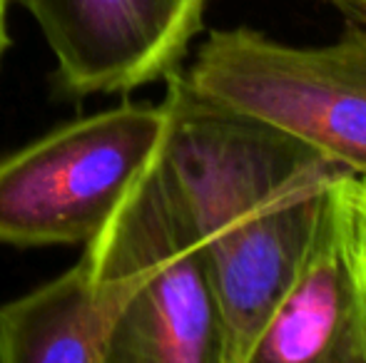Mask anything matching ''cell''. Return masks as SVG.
I'll list each match as a JSON object with an SVG mask.
<instances>
[{
    "mask_svg": "<svg viewBox=\"0 0 366 363\" xmlns=\"http://www.w3.org/2000/svg\"><path fill=\"white\" fill-rule=\"evenodd\" d=\"M164 80L162 155L212 281L222 363H249L339 167L277 127L194 95L179 68Z\"/></svg>",
    "mask_w": 366,
    "mask_h": 363,
    "instance_id": "1",
    "label": "cell"
},
{
    "mask_svg": "<svg viewBox=\"0 0 366 363\" xmlns=\"http://www.w3.org/2000/svg\"><path fill=\"white\" fill-rule=\"evenodd\" d=\"M182 78L194 95L277 127L366 182V25L324 45L212 30Z\"/></svg>",
    "mask_w": 366,
    "mask_h": 363,
    "instance_id": "2",
    "label": "cell"
},
{
    "mask_svg": "<svg viewBox=\"0 0 366 363\" xmlns=\"http://www.w3.org/2000/svg\"><path fill=\"white\" fill-rule=\"evenodd\" d=\"M102 232L132 284L107 363H222L217 299L162 150Z\"/></svg>",
    "mask_w": 366,
    "mask_h": 363,
    "instance_id": "3",
    "label": "cell"
},
{
    "mask_svg": "<svg viewBox=\"0 0 366 363\" xmlns=\"http://www.w3.org/2000/svg\"><path fill=\"white\" fill-rule=\"evenodd\" d=\"M167 105H122L70 122L0 160V242L85 244L159 155Z\"/></svg>",
    "mask_w": 366,
    "mask_h": 363,
    "instance_id": "4",
    "label": "cell"
},
{
    "mask_svg": "<svg viewBox=\"0 0 366 363\" xmlns=\"http://www.w3.org/2000/svg\"><path fill=\"white\" fill-rule=\"evenodd\" d=\"M359 177L339 170L297 267L254 341L249 363H366L357 257Z\"/></svg>",
    "mask_w": 366,
    "mask_h": 363,
    "instance_id": "5",
    "label": "cell"
},
{
    "mask_svg": "<svg viewBox=\"0 0 366 363\" xmlns=\"http://www.w3.org/2000/svg\"><path fill=\"white\" fill-rule=\"evenodd\" d=\"M75 95H115L164 80L202 30L207 0H20Z\"/></svg>",
    "mask_w": 366,
    "mask_h": 363,
    "instance_id": "6",
    "label": "cell"
},
{
    "mask_svg": "<svg viewBox=\"0 0 366 363\" xmlns=\"http://www.w3.org/2000/svg\"><path fill=\"white\" fill-rule=\"evenodd\" d=\"M132 284L105 232L70 272L0 306V361L107 363Z\"/></svg>",
    "mask_w": 366,
    "mask_h": 363,
    "instance_id": "7",
    "label": "cell"
},
{
    "mask_svg": "<svg viewBox=\"0 0 366 363\" xmlns=\"http://www.w3.org/2000/svg\"><path fill=\"white\" fill-rule=\"evenodd\" d=\"M357 257H359V276H362V294L366 309V182L359 180L357 194Z\"/></svg>",
    "mask_w": 366,
    "mask_h": 363,
    "instance_id": "8",
    "label": "cell"
},
{
    "mask_svg": "<svg viewBox=\"0 0 366 363\" xmlns=\"http://www.w3.org/2000/svg\"><path fill=\"white\" fill-rule=\"evenodd\" d=\"M329 3H334L337 8L347 10L349 15H354V18L366 23V0H329Z\"/></svg>",
    "mask_w": 366,
    "mask_h": 363,
    "instance_id": "9",
    "label": "cell"
},
{
    "mask_svg": "<svg viewBox=\"0 0 366 363\" xmlns=\"http://www.w3.org/2000/svg\"><path fill=\"white\" fill-rule=\"evenodd\" d=\"M8 0H0V63H3V55L8 50Z\"/></svg>",
    "mask_w": 366,
    "mask_h": 363,
    "instance_id": "10",
    "label": "cell"
}]
</instances>
